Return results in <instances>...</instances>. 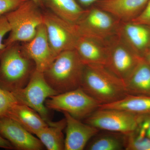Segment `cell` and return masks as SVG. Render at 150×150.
Wrapping results in <instances>:
<instances>
[{
	"label": "cell",
	"mask_w": 150,
	"mask_h": 150,
	"mask_svg": "<svg viewBox=\"0 0 150 150\" xmlns=\"http://www.w3.org/2000/svg\"><path fill=\"white\" fill-rule=\"evenodd\" d=\"M81 88L101 105L118 101L129 94L124 81L106 66L97 64H85Z\"/></svg>",
	"instance_id": "1"
},
{
	"label": "cell",
	"mask_w": 150,
	"mask_h": 150,
	"mask_svg": "<svg viewBox=\"0 0 150 150\" xmlns=\"http://www.w3.org/2000/svg\"><path fill=\"white\" fill-rule=\"evenodd\" d=\"M19 43L6 46L0 53V87L11 92L24 87L36 70Z\"/></svg>",
	"instance_id": "2"
},
{
	"label": "cell",
	"mask_w": 150,
	"mask_h": 150,
	"mask_svg": "<svg viewBox=\"0 0 150 150\" xmlns=\"http://www.w3.org/2000/svg\"><path fill=\"white\" fill-rule=\"evenodd\" d=\"M85 64L75 49L60 53L43 72L50 86L58 94L81 88Z\"/></svg>",
	"instance_id": "3"
},
{
	"label": "cell",
	"mask_w": 150,
	"mask_h": 150,
	"mask_svg": "<svg viewBox=\"0 0 150 150\" xmlns=\"http://www.w3.org/2000/svg\"><path fill=\"white\" fill-rule=\"evenodd\" d=\"M41 8L32 0H27L16 9L4 14L11 28L9 35L4 41L6 46L32 40L38 28L43 23Z\"/></svg>",
	"instance_id": "4"
},
{
	"label": "cell",
	"mask_w": 150,
	"mask_h": 150,
	"mask_svg": "<svg viewBox=\"0 0 150 150\" xmlns=\"http://www.w3.org/2000/svg\"><path fill=\"white\" fill-rule=\"evenodd\" d=\"M100 105L81 88L51 96L45 102L48 109L67 112L81 121L98 109Z\"/></svg>",
	"instance_id": "5"
},
{
	"label": "cell",
	"mask_w": 150,
	"mask_h": 150,
	"mask_svg": "<svg viewBox=\"0 0 150 150\" xmlns=\"http://www.w3.org/2000/svg\"><path fill=\"white\" fill-rule=\"evenodd\" d=\"M12 93L18 102L35 110L48 123L52 121L45 102L58 93L48 84L43 72L35 70L24 87Z\"/></svg>",
	"instance_id": "6"
},
{
	"label": "cell",
	"mask_w": 150,
	"mask_h": 150,
	"mask_svg": "<svg viewBox=\"0 0 150 150\" xmlns=\"http://www.w3.org/2000/svg\"><path fill=\"white\" fill-rule=\"evenodd\" d=\"M120 22L112 15L96 7L86 9L82 17L75 25L80 37L106 43L105 38L117 32Z\"/></svg>",
	"instance_id": "7"
},
{
	"label": "cell",
	"mask_w": 150,
	"mask_h": 150,
	"mask_svg": "<svg viewBox=\"0 0 150 150\" xmlns=\"http://www.w3.org/2000/svg\"><path fill=\"white\" fill-rule=\"evenodd\" d=\"M43 15L48 42L55 57L63 51L75 49L80 36L75 24L64 20L49 10L43 11Z\"/></svg>",
	"instance_id": "8"
},
{
	"label": "cell",
	"mask_w": 150,
	"mask_h": 150,
	"mask_svg": "<svg viewBox=\"0 0 150 150\" xmlns=\"http://www.w3.org/2000/svg\"><path fill=\"white\" fill-rule=\"evenodd\" d=\"M83 121L100 131L128 134L138 128L139 115L117 109L98 108Z\"/></svg>",
	"instance_id": "9"
},
{
	"label": "cell",
	"mask_w": 150,
	"mask_h": 150,
	"mask_svg": "<svg viewBox=\"0 0 150 150\" xmlns=\"http://www.w3.org/2000/svg\"><path fill=\"white\" fill-rule=\"evenodd\" d=\"M120 40L108 45L109 55L106 67L125 82L143 57L120 43Z\"/></svg>",
	"instance_id": "10"
},
{
	"label": "cell",
	"mask_w": 150,
	"mask_h": 150,
	"mask_svg": "<svg viewBox=\"0 0 150 150\" xmlns=\"http://www.w3.org/2000/svg\"><path fill=\"white\" fill-rule=\"evenodd\" d=\"M0 136L8 141L16 149L41 150L45 148L37 137L8 116L0 119Z\"/></svg>",
	"instance_id": "11"
},
{
	"label": "cell",
	"mask_w": 150,
	"mask_h": 150,
	"mask_svg": "<svg viewBox=\"0 0 150 150\" xmlns=\"http://www.w3.org/2000/svg\"><path fill=\"white\" fill-rule=\"evenodd\" d=\"M21 47L25 54L35 63L36 70L43 73L56 58L51 50L43 23L38 28L32 40L23 43Z\"/></svg>",
	"instance_id": "12"
},
{
	"label": "cell",
	"mask_w": 150,
	"mask_h": 150,
	"mask_svg": "<svg viewBox=\"0 0 150 150\" xmlns=\"http://www.w3.org/2000/svg\"><path fill=\"white\" fill-rule=\"evenodd\" d=\"M63 113L66 121L64 150H83L100 130L74 118L67 112Z\"/></svg>",
	"instance_id": "13"
},
{
	"label": "cell",
	"mask_w": 150,
	"mask_h": 150,
	"mask_svg": "<svg viewBox=\"0 0 150 150\" xmlns=\"http://www.w3.org/2000/svg\"><path fill=\"white\" fill-rule=\"evenodd\" d=\"M149 0H102L94 4L119 21L128 22L142 11Z\"/></svg>",
	"instance_id": "14"
},
{
	"label": "cell",
	"mask_w": 150,
	"mask_h": 150,
	"mask_svg": "<svg viewBox=\"0 0 150 150\" xmlns=\"http://www.w3.org/2000/svg\"><path fill=\"white\" fill-rule=\"evenodd\" d=\"M75 50L84 64L107 65L109 55L108 44L88 38L80 37Z\"/></svg>",
	"instance_id": "15"
},
{
	"label": "cell",
	"mask_w": 150,
	"mask_h": 150,
	"mask_svg": "<svg viewBox=\"0 0 150 150\" xmlns=\"http://www.w3.org/2000/svg\"><path fill=\"white\" fill-rule=\"evenodd\" d=\"M7 116L13 119L28 131L35 135L49 125L36 111L18 102L11 107Z\"/></svg>",
	"instance_id": "16"
},
{
	"label": "cell",
	"mask_w": 150,
	"mask_h": 150,
	"mask_svg": "<svg viewBox=\"0 0 150 150\" xmlns=\"http://www.w3.org/2000/svg\"><path fill=\"white\" fill-rule=\"evenodd\" d=\"M44 7L70 23H77L85 13L76 0H43Z\"/></svg>",
	"instance_id": "17"
},
{
	"label": "cell",
	"mask_w": 150,
	"mask_h": 150,
	"mask_svg": "<svg viewBox=\"0 0 150 150\" xmlns=\"http://www.w3.org/2000/svg\"><path fill=\"white\" fill-rule=\"evenodd\" d=\"M125 83L129 94L150 96V67L143 57Z\"/></svg>",
	"instance_id": "18"
},
{
	"label": "cell",
	"mask_w": 150,
	"mask_h": 150,
	"mask_svg": "<svg viewBox=\"0 0 150 150\" xmlns=\"http://www.w3.org/2000/svg\"><path fill=\"white\" fill-rule=\"evenodd\" d=\"M101 109H115L137 114L150 113V96L128 94L122 99L108 104H101Z\"/></svg>",
	"instance_id": "19"
},
{
	"label": "cell",
	"mask_w": 150,
	"mask_h": 150,
	"mask_svg": "<svg viewBox=\"0 0 150 150\" xmlns=\"http://www.w3.org/2000/svg\"><path fill=\"white\" fill-rule=\"evenodd\" d=\"M48 125L38 132L35 136L47 150H64L63 130L66 128V119L64 118L57 122L51 121Z\"/></svg>",
	"instance_id": "20"
},
{
	"label": "cell",
	"mask_w": 150,
	"mask_h": 150,
	"mask_svg": "<svg viewBox=\"0 0 150 150\" xmlns=\"http://www.w3.org/2000/svg\"><path fill=\"white\" fill-rule=\"evenodd\" d=\"M123 23V32L126 39L134 48V51L140 56V53H142L143 57L150 44V28L131 22Z\"/></svg>",
	"instance_id": "21"
},
{
	"label": "cell",
	"mask_w": 150,
	"mask_h": 150,
	"mask_svg": "<svg viewBox=\"0 0 150 150\" xmlns=\"http://www.w3.org/2000/svg\"><path fill=\"white\" fill-rule=\"evenodd\" d=\"M100 131L90 140L85 149L88 150H125V134Z\"/></svg>",
	"instance_id": "22"
},
{
	"label": "cell",
	"mask_w": 150,
	"mask_h": 150,
	"mask_svg": "<svg viewBox=\"0 0 150 150\" xmlns=\"http://www.w3.org/2000/svg\"><path fill=\"white\" fill-rule=\"evenodd\" d=\"M125 150H150V139L136 130L125 134Z\"/></svg>",
	"instance_id": "23"
},
{
	"label": "cell",
	"mask_w": 150,
	"mask_h": 150,
	"mask_svg": "<svg viewBox=\"0 0 150 150\" xmlns=\"http://www.w3.org/2000/svg\"><path fill=\"white\" fill-rule=\"evenodd\" d=\"M18 102L12 93L0 87V119L7 116L11 108Z\"/></svg>",
	"instance_id": "24"
},
{
	"label": "cell",
	"mask_w": 150,
	"mask_h": 150,
	"mask_svg": "<svg viewBox=\"0 0 150 150\" xmlns=\"http://www.w3.org/2000/svg\"><path fill=\"white\" fill-rule=\"evenodd\" d=\"M136 131L150 139V113L139 115V124Z\"/></svg>",
	"instance_id": "25"
},
{
	"label": "cell",
	"mask_w": 150,
	"mask_h": 150,
	"mask_svg": "<svg viewBox=\"0 0 150 150\" xmlns=\"http://www.w3.org/2000/svg\"><path fill=\"white\" fill-rule=\"evenodd\" d=\"M130 22L145 25L150 28V0L142 11Z\"/></svg>",
	"instance_id": "26"
},
{
	"label": "cell",
	"mask_w": 150,
	"mask_h": 150,
	"mask_svg": "<svg viewBox=\"0 0 150 150\" xmlns=\"http://www.w3.org/2000/svg\"><path fill=\"white\" fill-rule=\"evenodd\" d=\"M27 0H0V16L17 8Z\"/></svg>",
	"instance_id": "27"
},
{
	"label": "cell",
	"mask_w": 150,
	"mask_h": 150,
	"mask_svg": "<svg viewBox=\"0 0 150 150\" xmlns=\"http://www.w3.org/2000/svg\"><path fill=\"white\" fill-rule=\"evenodd\" d=\"M11 26L5 15L0 16V53L5 48L6 46L3 39L5 35L11 31Z\"/></svg>",
	"instance_id": "28"
},
{
	"label": "cell",
	"mask_w": 150,
	"mask_h": 150,
	"mask_svg": "<svg viewBox=\"0 0 150 150\" xmlns=\"http://www.w3.org/2000/svg\"><path fill=\"white\" fill-rule=\"evenodd\" d=\"M0 149L12 150L14 148L8 141L0 136Z\"/></svg>",
	"instance_id": "29"
},
{
	"label": "cell",
	"mask_w": 150,
	"mask_h": 150,
	"mask_svg": "<svg viewBox=\"0 0 150 150\" xmlns=\"http://www.w3.org/2000/svg\"><path fill=\"white\" fill-rule=\"evenodd\" d=\"M78 3L81 6L83 7H88L95 4L97 2L102 0H76Z\"/></svg>",
	"instance_id": "30"
},
{
	"label": "cell",
	"mask_w": 150,
	"mask_h": 150,
	"mask_svg": "<svg viewBox=\"0 0 150 150\" xmlns=\"http://www.w3.org/2000/svg\"><path fill=\"white\" fill-rule=\"evenodd\" d=\"M143 58L150 67V48H148L145 51L143 56Z\"/></svg>",
	"instance_id": "31"
},
{
	"label": "cell",
	"mask_w": 150,
	"mask_h": 150,
	"mask_svg": "<svg viewBox=\"0 0 150 150\" xmlns=\"http://www.w3.org/2000/svg\"><path fill=\"white\" fill-rule=\"evenodd\" d=\"M33 1L35 2L37 5H38L40 7L42 8H44V6L43 4V0H32Z\"/></svg>",
	"instance_id": "32"
},
{
	"label": "cell",
	"mask_w": 150,
	"mask_h": 150,
	"mask_svg": "<svg viewBox=\"0 0 150 150\" xmlns=\"http://www.w3.org/2000/svg\"><path fill=\"white\" fill-rule=\"evenodd\" d=\"M149 47H150V45H149Z\"/></svg>",
	"instance_id": "33"
}]
</instances>
